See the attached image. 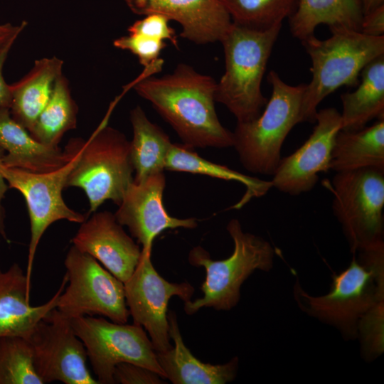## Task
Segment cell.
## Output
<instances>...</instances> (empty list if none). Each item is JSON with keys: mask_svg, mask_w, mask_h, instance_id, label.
Here are the masks:
<instances>
[{"mask_svg": "<svg viewBox=\"0 0 384 384\" xmlns=\"http://www.w3.org/2000/svg\"><path fill=\"white\" fill-rule=\"evenodd\" d=\"M216 84L211 76L180 63L161 77L142 73L128 87L151 102L186 146L228 148L233 145V134L216 114Z\"/></svg>", "mask_w": 384, "mask_h": 384, "instance_id": "6da1fadb", "label": "cell"}, {"mask_svg": "<svg viewBox=\"0 0 384 384\" xmlns=\"http://www.w3.org/2000/svg\"><path fill=\"white\" fill-rule=\"evenodd\" d=\"M294 297L304 312L356 338L360 319L384 300V243L354 253L348 267L333 274L327 294L310 295L297 281Z\"/></svg>", "mask_w": 384, "mask_h": 384, "instance_id": "7a4b0ae2", "label": "cell"}, {"mask_svg": "<svg viewBox=\"0 0 384 384\" xmlns=\"http://www.w3.org/2000/svg\"><path fill=\"white\" fill-rule=\"evenodd\" d=\"M281 28L277 24L254 29L233 23L220 41L225 72L217 82L215 100L225 105L237 122L256 119L267 102L261 85Z\"/></svg>", "mask_w": 384, "mask_h": 384, "instance_id": "3957f363", "label": "cell"}, {"mask_svg": "<svg viewBox=\"0 0 384 384\" xmlns=\"http://www.w3.org/2000/svg\"><path fill=\"white\" fill-rule=\"evenodd\" d=\"M325 40L314 35L301 41L311 61V80L305 85L300 122L314 123L321 102L338 87H355L363 68L384 55V36H370L344 28H330Z\"/></svg>", "mask_w": 384, "mask_h": 384, "instance_id": "277c9868", "label": "cell"}, {"mask_svg": "<svg viewBox=\"0 0 384 384\" xmlns=\"http://www.w3.org/2000/svg\"><path fill=\"white\" fill-rule=\"evenodd\" d=\"M226 229L233 240L232 255L213 260L201 246L189 252L188 261L195 267H203L206 279L201 285L203 297L184 302L186 314L192 315L202 308L228 311L240 301V287L255 270L268 272L273 267L275 252L263 238L242 230L237 219H231Z\"/></svg>", "mask_w": 384, "mask_h": 384, "instance_id": "5b68a950", "label": "cell"}, {"mask_svg": "<svg viewBox=\"0 0 384 384\" xmlns=\"http://www.w3.org/2000/svg\"><path fill=\"white\" fill-rule=\"evenodd\" d=\"M267 80L272 94L264 111L253 120L237 122L233 146L246 170L272 176L282 159L281 149L286 137L300 123L306 84L290 85L274 70L269 73Z\"/></svg>", "mask_w": 384, "mask_h": 384, "instance_id": "8992f818", "label": "cell"}, {"mask_svg": "<svg viewBox=\"0 0 384 384\" xmlns=\"http://www.w3.org/2000/svg\"><path fill=\"white\" fill-rule=\"evenodd\" d=\"M113 105L88 139L70 173L66 187L83 190L89 201V214L106 201L119 206L133 182L130 142L119 130L107 125Z\"/></svg>", "mask_w": 384, "mask_h": 384, "instance_id": "52a82bcc", "label": "cell"}, {"mask_svg": "<svg viewBox=\"0 0 384 384\" xmlns=\"http://www.w3.org/2000/svg\"><path fill=\"white\" fill-rule=\"evenodd\" d=\"M85 139H70L68 161L60 168L44 173H34L0 164V173L10 188L18 191L26 202L30 220L31 238L26 276L31 286L33 262L39 242L47 228L53 223L66 220L82 223L86 216L69 208L62 192L66 188L68 176L83 149Z\"/></svg>", "mask_w": 384, "mask_h": 384, "instance_id": "ba28073f", "label": "cell"}, {"mask_svg": "<svg viewBox=\"0 0 384 384\" xmlns=\"http://www.w3.org/2000/svg\"><path fill=\"white\" fill-rule=\"evenodd\" d=\"M332 210L351 252L383 242L384 171L362 169L336 173Z\"/></svg>", "mask_w": 384, "mask_h": 384, "instance_id": "9c48e42d", "label": "cell"}, {"mask_svg": "<svg viewBox=\"0 0 384 384\" xmlns=\"http://www.w3.org/2000/svg\"><path fill=\"white\" fill-rule=\"evenodd\" d=\"M70 319L84 343L98 383L114 384V370L121 363L144 366L165 378L151 341L142 326L116 323L93 316Z\"/></svg>", "mask_w": 384, "mask_h": 384, "instance_id": "30bf717a", "label": "cell"}, {"mask_svg": "<svg viewBox=\"0 0 384 384\" xmlns=\"http://www.w3.org/2000/svg\"><path fill=\"white\" fill-rule=\"evenodd\" d=\"M64 265L68 281L58 299V310L69 319L100 315L113 322H127L129 312L124 282L74 245Z\"/></svg>", "mask_w": 384, "mask_h": 384, "instance_id": "8fae6325", "label": "cell"}, {"mask_svg": "<svg viewBox=\"0 0 384 384\" xmlns=\"http://www.w3.org/2000/svg\"><path fill=\"white\" fill-rule=\"evenodd\" d=\"M28 341L35 370L43 383L99 384L87 368L85 347L70 319L56 308L37 324Z\"/></svg>", "mask_w": 384, "mask_h": 384, "instance_id": "7c38bea8", "label": "cell"}, {"mask_svg": "<svg viewBox=\"0 0 384 384\" xmlns=\"http://www.w3.org/2000/svg\"><path fill=\"white\" fill-rule=\"evenodd\" d=\"M151 250H142L139 262L124 283L129 316L135 324L148 333L156 352L172 348L169 335L167 306L177 296L184 302L191 300L193 287L187 282L173 283L163 278L151 261Z\"/></svg>", "mask_w": 384, "mask_h": 384, "instance_id": "4fadbf2b", "label": "cell"}, {"mask_svg": "<svg viewBox=\"0 0 384 384\" xmlns=\"http://www.w3.org/2000/svg\"><path fill=\"white\" fill-rule=\"evenodd\" d=\"M316 125L308 139L294 153L282 158L271 181L272 187L292 196L311 191L319 175L330 170L331 153L341 129L340 112L334 107L316 115Z\"/></svg>", "mask_w": 384, "mask_h": 384, "instance_id": "5bb4252c", "label": "cell"}, {"mask_svg": "<svg viewBox=\"0 0 384 384\" xmlns=\"http://www.w3.org/2000/svg\"><path fill=\"white\" fill-rule=\"evenodd\" d=\"M166 186L164 172L151 176L128 187L114 213L117 221L127 226L142 250H152L155 238L164 230L197 227L196 218H178L170 215L163 203Z\"/></svg>", "mask_w": 384, "mask_h": 384, "instance_id": "9a60e30c", "label": "cell"}, {"mask_svg": "<svg viewBox=\"0 0 384 384\" xmlns=\"http://www.w3.org/2000/svg\"><path fill=\"white\" fill-rule=\"evenodd\" d=\"M81 223L73 245L85 252L125 282L135 270L142 249L109 211L94 212Z\"/></svg>", "mask_w": 384, "mask_h": 384, "instance_id": "2e32d148", "label": "cell"}, {"mask_svg": "<svg viewBox=\"0 0 384 384\" xmlns=\"http://www.w3.org/2000/svg\"><path fill=\"white\" fill-rule=\"evenodd\" d=\"M137 15L159 14L182 27L180 36L196 44L221 41L232 19L220 0H124Z\"/></svg>", "mask_w": 384, "mask_h": 384, "instance_id": "e0dca14e", "label": "cell"}, {"mask_svg": "<svg viewBox=\"0 0 384 384\" xmlns=\"http://www.w3.org/2000/svg\"><path fill=\"white\" fill-rule=\"evenodd\" d=\"M65 274L54 295L46 303L30 304L31 286L17 263L0 268V337L17 336L29 339L37 324L53 309L67 284Z\"/></svg>", "mask_w": 384, "mask_h": 384, "instance_id": "ac0fdd59", "label": "cell"}, {"mask_svg": "<svg viewBox=\"0 0 384 384\" xmlns=\"http://www.w3.org/2000/svg\"><path fill=\"white\" fill-rule=\"evenodd\" d=\"M167 319L169 335L174 346L165 352H156L165 378L174 384H225L234 380L238 369V357L224 364L201 361L185 346L176 313L169 311Z\"/></svg>", "mask_w": 384, "mask_h": 384, "instance_id": "d6986e66", "label": "cell"}, {"mask_svg": "<svg viewBox=\"0 0 384 384\" xmlns=\"http://www.w3.org/2000/svg\"><path fill=\"white\" fill-rule=\"evenodd\" d=\"M0 146L6 152L3 165L34 173L60 168L68 161L70 154L68 144L63 150L35 140L13 119L9 109L0 110Z\"/></svg>", "mask_w": 384, "mask_h": 384, "instance_id": "ffe728a7", "label": "cell"}, {"mask_svg": "<svg viewBox=\"0 0 384 384\" xmlns=\"http://www.w3.org/2000/svg\"><path fill=\"white\" fill-rule=\"evenodd\" d=\"M63 65V61L55 56L36 60L25 76L10 85L11 115L28 132L48 102Z\"/></svg>", "mask_w": 384, "mask_h": 384, "instance_id": "44dd1931", "label": "cell"}, {"mask_svg": "<svg viewBox=\"0 0 384 384\" xmlns=\"http://www.w3.org/2000/svg\"><path fill=\"white\" fill-rule=\"evenodd\" d=\"M360 76L357 88L341 95V130L356 131L375 118L384 119V55L367 64Z\"/></svg>", "mask_w": 384, "mask_h": 384, "instance_id": "7402d4cb", "label": "cell"}, {"mask_svg": "<svg viewBox=\"0 0 384 384\" xmlns=\"http://www.w3.org/2000/svg\"><path fill=\"white\" fill-rule=\"evenodd\" d=\"M362 169L384 171V119L356 131L340 130L336 136L330 170L340 173Z\"/></svg>", "mask_w": 384, "mask_h": 384, "instance_id": "603a6c76", "label": "cell"}, {"mask_svg": "<svg viewBox=\"0 0 384 384\" xmlns=\"http://www.w3.org/2000/svg\"><path fill=\"white\" fill-rule=\"evenodd\" d=\"M363 16L360 0H297L288 19L292 34L302 41L320 24L360 31Z\"/></svg>", "mask_w": 384, "mask_h": 384, "instance_id": "cb8c5ba5", "label": "cell"}, {"mask_svg": "<svg viewBox=\"0 0 384 384\" xmlns=\"http://www.w3.org/2000/svg\"><path fill=\"white\" fill-rule=\"evenodd\" d=\"M133 138L130 142V154L135 172L134 182L164 172L166 158L171 146L169 136L146 117L140 106L130 112Z\"/></svg>", "mask_w": 384, "mask_h": 384, "instance_id": "d4e9b609", "label": "cell"}, {"mask_svg": "<svg viewBox=\"0 0 384 384\" xmlns=\"http://www.w3.org/2000/svg\"><path fill=\"white\" fill-rule=\"evenodd\" d=\"M165 170L205 175L240 183L246 189L242 198L234 206L236 209H240L253 198L264 196L272 188L271 181L247 176L228 166L208 161L183 144H171Z\"/></svg>", "mask_w": 384, "mask_h": 384, "instance_id": "484cf974", "label": "cell"}, {"mask_svg": "<svg viewBox=\"0 0 384 384\" xmlns=\"http://www.w3.org/2000/svg\"><path fill=\"white\" fill-rule=\"evenodd\" d=\"M78 112L69 82L62 74L56 80L48 102L29 133L41 144L58 146L64 134L76 128Z\"/></svg>", "mask_w": 384, "mask_h": 384, "instance_id": "4316f807", "label": "cell"}, {"mask_svg": "<svg viewBox=\"0 0 384 384\" xmlns=\"http://www.w3.org/2000/svg\"><path fill=\"white\" fill-rule=\"evenodd\" d=\"M233 23L254 29L282 24L295 9L297 0H220Z\"/></svg>", "mask_w": 384, "mask_h": 384, "instance_id": "83f0119b", "label": "cell"}, {"mask_svg": "<svg viewBox=\"0 0 384 384\" xmlns=\"http://www.w3.org/2000/svg\"><path fill=\"white\" fill-rule=\"evenodd\" d=\"M0 384H43L35 370L27 338L0 337Z\"/></svg>", "mask_w": 384, "mask_h": 384, "instance_id": "f1b7e54d", "label": "cell"}, {"mask_svg": "<svg viewBox=\"0 0 384 384\" xmlns=\"http://www.w3.org/2000/svg\"><path fill=\"white\" fill-rule=\"evenodd\" d=\"M361 353L367 361H372L384 351V300L373 305L360 319L357 326Z\"/></svg>", "mask_w": 384, "mask_h": 384, "instance_id": "f546056e", "label": "cell"}, {"mask_svg": "<svg viewBox=\"0 0 384 384\" xmlns=\"http://www.w3.org/2000/svg\"><path fill=\"white\" fill-rule=\"evenodd\" d=\"M113 45L119 49L129 50L135 55L139 63L144 66V70L155 74L161 70L164 61L159 58V55L166 47L164 41L142 34L129 33L116 38Z\"/></svg>", "mask_w": 384, "mask_h": 384, "instance_id": "4dcf8cb0", "label": "cell"}, {"mask_svg": "<svg viewBox=\"0 0 384 384\" xmlns=\"http://www.w3.org/2000/svg\"><path fill=\"white\" fill-rule=\"evenodd\" d=\"M169 19L159 14H151L145 18L135 21L128 28L129 33H138L154 38L169 41L178 48L176 31L169 26Z\"/></svg>", "mask_w": 384, "mask_h": 384, "instance_id": "1f68e13d", "label": "cell"}, {"mask_svg": "<svg viewBox=\"0 0 384 384\" xmlns=\"http://www.w3.org/2000/svg\"><path fill=\"white\" fill-rule=\"evenodd\" d=\"M113 378L114 383L121 384L166 383L156 372L132 363H121L117 365Z\"/></svg>", "mask_w": 384, "mask_h": 384, "instance_id": "d6a6232c", "label": "cell"}, {"mask_svg": "<svg viewBox=\"0 0 384 384\" xmlns=\"http://www.w3.org/2000/svg\"><path fill=\"white\" fill-rule=\"evenodd\" d=\"M360 32L370 36H384V4L363 14Z\"/></svg>", "mask_w": 384, "mask_h": 384, "instance_id": "836d02e7", "label": "cell"}, {"mask_svg": "<svg viewBox=\"0 0 384 384\" xmlns=\"http://www.w3.org/2000/svg\"><path fill=\"white\" fill-rule=\"evenodd\" d=\"M16 37L11 38L1 50H0V110L10 109L11 104V92L10 85L8 84L3 75V68L9 55L11 47L14 44Z\"/></svg>", "mask_w": 384, "mask_h": 384, "instance_id": "e575fe53", "label": "cell"}, {"mask_svg": "<svg viewBox=\"0 0 384 384\" xmlns=\"http://www.w3.org/2000/svg\"><path fill=\"white\" fill-rule=\"evenodd\" d=\"M5 154V150L1 146H0V164L2 163L3 157L4 156ZM9 188V187L6 180L0 173V235L4 238V240L8 242H9V239L7 236L6 231V213L5 209L2 204V201L4 198L5 193Z\"/></svg>", "mask_w": 384, "mask_h": 384, "instance_id": "d590c367", "label": "cell"}, {"mask_svg": "<svg viewBox=\"0 0 384 384\" xmlns=\"http://www.w3.org/2000/svg\"><path fill=\"white\" fill-rule=\"evenodd\" d=\"M27 22L23 21L18 25L10 23H0V50L14 37L18 36L26 27Z\"/></svg>", "mask_w": 384, "mask_h": 384, "instance_id": "8d00e7d4", "label": "cell"}, {"mask_svg": "<svg viewBox=\"0 0 384 384\" xmlns=\"http://www.w3.org/2000/svg\"><path fill=\"white\" fill-rule=\"evenodd\" d=\"M363 14L384 4V0H360Z\"/></svg>", "mask_w": 384, "mask_h": 384, "instance_id": "74e56055", "label": "cell"}]
</instances>
